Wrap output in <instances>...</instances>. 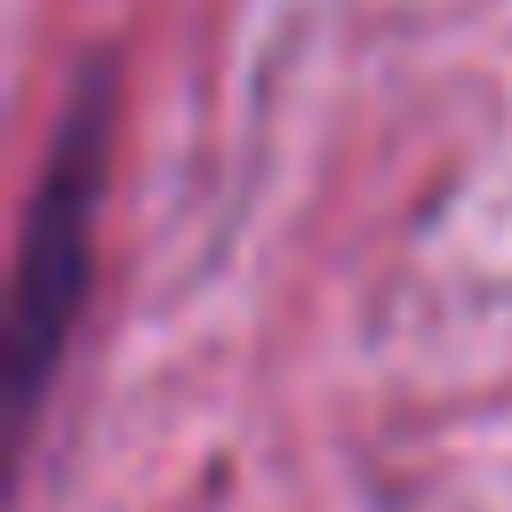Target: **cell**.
Segmentation results:
<instances>
[{
	"label": "cell",
	"mask_w": 512,
	"mask_h": 512,
	"mask_svg": "<svg viewBox=\"0 0 512 512\" xmlns=\"http://www.w3.org/2000/svg\"><path fill=\"white\" fill-rule=\"evenodd\" d=\"M112 120H120V88H112V56L80 64V88L64 96V120L48 136L40 184L24 200V232H16V280H8V408L16 424H32L80 304H88V272H96V200H104V160H112Z\"/></svg>",
	"instance_id": "1"
}]
</instances>
